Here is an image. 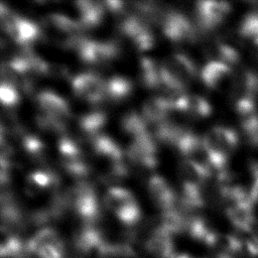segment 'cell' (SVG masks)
Returning <instances> with one entry per match:
<instances>
[{"label": "cell", "instance_id": "obj_32", "mask_svg": "<svg viewBox=\"0 0 258 258\" xmlns=\"http://www.w3.org/2000/svg\"><path fill=\"white\" fill-rule=\"evenodd\" d=\"M216 258H233L232 255H226V254H217Z\"/></svg>", "mask_w": 258, "mask_h": 258}, {"label": "cell", "instance_id": "obj_6", "mask_svg": "<svg viewBox=\"0 0 258 258\" xmlns=\"http://www.w3.org/2000/svg\"><path fill=\"white\" fill-rule=\"evenodd\" d=\"M173 235L167 232L161 224L151 231L145 240V250L154 258H175Z\"/></svg>", "mask_w": 258, "mask_h": 258}, {"label": "cell", "instance_id": "obj_7", "mask_svg": "<svg viewBox=\"0 0 258 258\" xmlns=\"http://www.w3.org/2000/svg\"><path fill=\"white\" fill-rule=\"evenodd\" d=\"M165 72L184 87L195 77L197 70L194 61L183 53L174 52L161 62Z\"/></svg>", "mask_w": 258, "mask_h": 258}, {"label": "cell", "instance_id": "obj_9", "mask_svg": "<svg viewBox=\"0 0 258 258\" xmlns=\"http://www.w3.org/2000/svg\"><path fill=\"white\" fill-rule=\"evenodd\" d=\"M35 101L40 109V112L43 114H46L64 123L70 117V108L68 102L52 91H40L36 95Z\"/></svg>", "mask_w": 258, "mask_h": 258}, {"label": "cell", "instance_id": "obj_12", "mask_svg": "<svg viewBox=\"0 0 258 258\" xmlns=\"http://www.w3.org/2000/svg\"><path fill=\"white\" fill-rule=\"evenodd\" d=\"M171 100L173 110L194 117H207L212 112L210 103L200 95L182 94Z\"/></svg>", "mask_w": 258, "mask_h": 258}, {"label": "cell", "instance_id": "obj_28", "mask_svg": "<svg viewBox=\"0 0 258 258\" xmlns=\"http://www.w3.org/2000/svg\"><path fill=\"white\" fill-rule=\"evenodd\" d=\"M64 242H61L43 246L37 251L36 255L38 258H64Z\"/></svg>", "mask_w": 258, "mask_h": 258}, {"label": "cell", "instance_id": "obj_25", "mask_svg": "<svg viewBox=\"0 0 258 258\" xmlns=\"http://www.w3.org/2000/svg\"><path fill=\"white\" fill-rule=\"evenodd\" d=\"M213 52L216 57L215 60L222 61L228 66L237 64L240 61V53L239 51L232 45L218 41L213 46Z\"/></svg>", "mask_w": 258, "mask_h": 258}, {"label": "cell", "instance_id": "obj_22", "mask_svg": "<svg viewBox=\"0 0 258 258\" xmlns=\"http://www.w3.org/2000/svg\"><path fill=\"white\" fill-rule=\"evenodd\" d=\"M122 129L133 138L145 135L149 133L147 129V122L142 117V115L136 113L135 111H130L126 113L121 121Z\"/></svg>", "mask_w": 258, "mask_h": 258}, {"label": "cell", "instance_id": "obj_10", "mask_svg": "<svg viewBox=\"0 0 258 258\" xmlns=\"http://www.w3.org/2000/svg\"><path fill=\"white\" fill-rule=\"evenodd\" d=\"M173 110L172 100L167 96H153L147 98L141 107V115L145 121L155 126L166 121L168 114Z\"/></svg>", "mask_w": 258, "mask_h": 258}, {"label": "cell", "instance_id": "obj_27", "mask_svg": "<svg viewBox=\"0 0 258 258\" xmlns=\"http://www.w3.org/2000/svg\"><path fill=\"white\" fill-rule=\"evenodd\" d=\"M0 100L3 106L12 107L19 101V94L17 88L7 83L1 82L0 85Z\"/></svg>", "mask_w": 258, "mask_h": 258}, {"label": "cell", "instance_id": "obj_17", "mask_svg": "<svg viewBox=\"0 0 258 258\" xmlns=\"http://www.w3.org/2000/svg\"><path fill=\"white\" fill-rule=\"evenodd\" d=\"M63 242L58 233L50 227H43L37 230L26 242H25V253L36 254L37 251L46 245L59 244Z\"/></svg>", "mask_w": 258, "mask_h": 258}, {"label": "cell", "instance_id": "obj_18", "mask_svg": "<svg viewBox=\"0 0 258 258\" xmlns=\"http://www.w3.org/2000/svg\"><path fill=\"white\" fill-rule=\"evenodd\" d=\"M133 203H136V200L132 192L121 186H110L104 195L105 207L114 214Z\"/></svg>", "mask_w": 258, "mask_h": 258}, {"label": "cell", "instance_id": "obj_24", "mask_svg": "<svg viewBox=\"0 0 258 258\" xmlns=\"http://www.w3.org/2000/svg\"><path fill=\"white\" fill-rule=\"evenodd\" d=\"M21 146L24 152L35 161H43L46 154V146L40 138L31 134H24L21 137Z\"/></svg>", "mask_w": 258, "mask_h": 258}, {"label": "cell", "instance_id": "obj_29", "mask_svg": "<svg viewBox=\"0 0 258 258\" xmlns=\"http://www.w3.org/2000/svg\"><path fill=\"white\" fill-rule=\"evenodd\" d=\"M132 42L135 45V47L138 48L139 50H147V49L151 48L154 44L153 33L149 28V29L141 32L135 38H133Z\"/></svg>", "mask_w": 258, "mask_h": 258}, {"label": "cell", "instance_id": "obj_11", "mask_svg": "<svg viewBox=\"0 0 258 258\" xmlns=\"http://www.w3.org/2000/svg\"><path fill=\"white\" fill-rule=\"evenodd\" d=\"M233 76L230 66L215 59L208 61L201 71V79L210 89H220L228 81L232 82Z\"/></svg>", "mask_w": 258, "mask_h": 258}, {"label": "cell", "instance_id": "obj_14", "mask_svg": "<svg viewBox=\"0 0 258 258\" xmlns=\"http://www.w3.org/2000/svg\"><path fill=\"white\" fill-rule=\"evenodd\" d=\"M226 216L240 232H251L256 220L254 207L249 203H237L228 206Z\"/></svg>", "mask_w": 258, "mask_h": 258}, {"label": "cell", "instance_id": "obj_5", "mask_svg": "<svg viewBox=\"0 0 258 258\" xmlns=\"http://www.w3.org/2000/svg\"><path fill=\"white\" fill-rule=\"evenodd\" d=\"M230 10V4L225 1H199L196 7L198 26L203 30H212L224 20Z\"/></svg>", "mask_w": 258, "mask_h": 258}, {"label": "cell", "instance_id": "obj_31", "mask_svg": "<svg viewBox=\"0 0 258 258\" xmlns=\"http://www.w3.org/2000/svg\"><path fill=\"white\" fill-rule=\"evenodd\" d=\"M175 258H196V257H192V256H190V255H188V254L182 253V254H179V255H177Z\"/></svg>", "mask_w": 258, "mask_h": 258}, {"label": "cell", "instance_id": "obj_8", "mask_svg": "<svg viewBox=\"0 0 258 258\" xmlns=\"http://www.w3.org/2000/svg\"><path fill=\"white\" fill-rule=\"evenodd\" d=\"M147 189L150 199L161 209V212L175 208L178 198L161 175H151L147 182Z\"/></svg>", "mask_w": 258, "mask_h": 258}, {"label": "cell", "instance_id": "obj_4", "mask_svg": "<svg viewBox=\"0 0 258 258\" xmlns=\"http://www.w3.org/2000/svg\"><path fill=\"white\" fill-rule=\"evenodd\" d=\"M131 164L147 169L153 168L157 163L156 145L150 133L133 138L125 152Z\"/></svg>", "mask_w": 258, "mask_h": 258}, {"label": "cell", "instance_id": "obj_21", "mask_svg": "<svg viewBox=\"0 0 258 258\" xmlns=\"http://www.w3.org/2000/svg\"><path fill=\"white\" fill-rule=\"evenodd\" d=\"M132 82L122 76H113L106 80V98L119 102L127 98L132 92Z\"/></svg>", "mask_w": 258, "mask_h": 258}, {"label": "cell", "instance_id": "obj_20", "mask_svg": "<svg viewBox=\"0 0 258 258\" xmlns=\"http://www.w3.org/2000/svg\"><path fill=\"white\" fill-rule=\"evenodd\" d=\"M141 81L145 87L156 89L161 86V64L149 56L140 59Z\"/></svg>", "mask_w": 258, "mask_h": 258}, {"label": "cell", "instance_id": "obj_13", "mask_svg": "<svg viewBox=\"0 0 258 258\" xmlns=\"http://www.w3.org/2000/svg\"><path fill=\"white\" fill-rule=\"evenodd\" d=\"M76 6L80 14L79 22L84 30L97 27L102 22L106 11L103 1L78 0Z\"/></svg>", "mask_w": 258, "mask_h": 258}, {"label": "cell", "instance_id": "obj_26", "mask_svg": "<svg viewBox=\"0 0 258 258\" xmlns=\"http://www.w3.org/2000/svg\"><path fill=\"white\" fill-rule=\"evenodd\" d=\"M238 34L243 38L258 37V10L248 12L238 25Z\"/></svg>", "mask_w": 258, "mask_h": 258}, {"label": "cell", "instance_id": "obj_1", "mask_svg": "<svg viewBox=\"0 0 258 258\" xmlns=\"http://www.w3.org/2000/svg\"><path fill=\"white\" fill-rule=\"evenodd\" d=\"M157 22L160 23L165 36L177 43L194 41L199 34L197 26L184 14L174 9L161 12Z\"/></svg>", "mask_w": 258, "mask_h": 258}, {"label": "cell", "instance_id": "obj_16", "mask_svg": "<svg viewBox=\"0 0 258 258\" xmlns=\"http://www.w3.org/2000/svg\"><path fill=\"white\" fill-rule=\"evenodd\" d=\"M59 183V178L51 170L37 169L30 171L26 177V190L29 195H35V192L53 187L56 188Z\"/></svg>", "mask_w": 258, "mask_h": 258}, {"label": "cell", "instance_id": "obj_23", "mask_svg": "<svg viewBox=\"0 0 258 258\" xmlns=\"http://www.w3.org/2000/svg\"><path fill=\"white\" fill-rule=\"evenodd\" d=\"M106 123V115L102 111H92L79 118L80 129L90 137L99 134Z\"/></svg>", "mask_w": 258, "mask_h": 258}, {"label": "cell", "instance_id": "obj_3", "mask_svg": "<svg viewBox=\"0 0 258 258\" xmlns=\"http://www.w3.org/2000/svg\"><path fill=\"white\" fill-rule=\"evenodd\" d=\"M71 85L74 94L88 103L98 104L106 98V81L96 73H80L72 79Z\"/></svg>", "mask_w": 258, "mask_h": 258}, {"label": "cell", "instance_id": "obj_30", "mask_svg": "<svg viewBox=\"0 0 258 258\" xmlns=\"http://www.w3.org/2000/svg\"><path fill=\"white\" fill-rule=\"evenodd\" d=\"M252 49H253V52H254L255 56L258 58V37L253 39V41H252Z\"/></svg>", "mask_w": 258, "mask_h": 258}, {"label": "cell", "instance_id": "obj_19", "mask_svg": "<svg viewBox=\"0 0 258 258\" xmlns=\"http://www.w3.org/2000/svg\"><path fill=\"white\" fill-rule=\"evenodd\" d=\"M190 217L185 216L176 209L162 211L161 215L159 216L161 226L171 235L181 234L185 232L187 230L188 219Z\"/></svg>", "mask_w": 258, "mask_h": 258}, {"label": "cell", "instance_id": "obj_2", "mask_svg": "<svg viewBox=\"0 0 258 258\" xmlns=\"http://www.w3.org/2000/svg\"><path fill=\"white\" fill-rule=\"evenodd\" d=\"M80 58L89 64H104L118 55L119 47L113 40L98 41L80 37L74 47Z\"/></svg>", "mask_w": 258, "mask_h": 258}, {"label": "cell", "instance_id": "obj_15", "mask_svg": "<svg viewBox=\"0 0 258 258\" xmlns=\"http://www.w3.org/2000/svg\"><path fill=\"white\" fill-rule=\"evenodd\" d=\"M178 174L181 179V183H191L197 185H204V183L212 176V171L198 163L188 159H183L178 164Z\"/></svg>", "mask_w": 258, "mask_h": 258}]
</instances>
